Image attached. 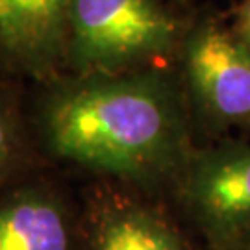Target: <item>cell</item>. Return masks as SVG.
Returning <instances> with one entry per match:
<instances>
[{"label": "cell", "instance_id": "8", "mask_svg": "<svg viewBox=\"0 0 250 250\" xmlns=\"http://www.w3.org/2000/svg\"><path fill=\"white\" fill-rule=\"evenodd\" d=\"M37 152L17 83L0 78V189L36 172Z\"/></svg>", "mask_w": 250, "mask_h": 250}, {"label": "cell", "instance_id": "9", "mask_svg": "<svg viewBox=\"0 0 250 250\" xmlns=\"http://www.w3.org/2000/svg\"><path fill=\"white\" fill-rule=\"evenodd\" d=\"M235 36L250 48V0H243L239 6L237 22H235Z\"/></svg>", "mask_w": 250, "mask_h": 250}, {"label": "cell", "instance_id": "3", "mask_svg": "<svg viewBox=\"0 0 250 250\" xmlns=\"http://www.w3.org/2000/svg\"><path fill=\"white\" fill-rule=\"evenodd\" d=\"M180 211L208 250L250 235V145L193 150L174 188Z\"/></svg>", "mask_w": 250, "mask_h": 250}, {"label": "cell", "instance_id": "1", "mask_svg": "<svg viewBox=\"0 0 250 250\" xmlns=\"http://www.w3.org/2000/svg\"><path fill=\"white\" fill-rule=\"evenodd\" d=\"M41 85L30 123L43 156L148 195L174 188L195 148L169 74L65 72Z\"/></svg>", "mask_w": 250, "mask_h": 250}, {"label": "cell", "instance_id": "10", "mask_svg": "<svg viewBox=\"0 0 250 250\" xmlns=\"http://www.w3.org/2000/svg\"><path fill=\"white\" fill-rule=\"evenodd\" d=\"M215 250H250V235L249 237H243V239H237V241H232L224 247H219Z\"/></svg>", "mask_w": 250, "mask_h": 250}, {"label": "cell", "instance_id": "6", "mask_svg": "<svg viewBox=\"0 0 250 250\" xmlns=\"http://www.w3.org/2000/svg\"><path fill=\"white\" fill-rule=\"evenodd\" d=\"M0 250H80V200L39 172L0 189Z\"/></svg>", "mask_w": 250, "mask_h": 250}, {"label": "cell", "instance_id": "2", "mask_svg": "<svg viewBox=\"0 0 250 250\" xmlns=\"http://www.w3.org/2000/svg\"><path fill=\"white\" fill-rule=\"evenodd\" d=\"M184 34L163 0H72L65 72L91 76L160 69L158 63L182 46Z\"/></svg>", "mask_w": 250, "mask_h": 250}, {"label": "cell", "instance_id": "5", "mask_svg": "<svg viewBox=\"0 0 250 250\" xmlns=\"http://www.w3.org/2000/svg\"><path fill=\"white\" fill-rule=\"evenodd\" d=\"M156 195L95 178L80 198V250H193Z\"/></svg>", "mask_w": 250, "mask_h": 250}, {"label": "cell", "instance_id": "7", "mask_svg": "<svg viewBox=\"0 0 250 250\" xmlns=\"http://www.w3.org/2000/svg\"><path fill=\"white\" fill-rule=\"evenodd\" d=\"M72 0H0V67L39 83L65 72Z\"/></svg>", "mask_w": 250, "mask_h": 250}, {"label": "cell", "instance_id": "4", "mask_svg": "<svg viewBox=\"0 0 250 250\" xmlns=\"http://www.w3.org/2000/svg\"><path fill=\"white\" fill-rule=\"evenodd\" d=\"M180 56L189 100L209 125H250V48L235 32L204 19L186 30Z\"/></svg>", "mask_w": 250, "mask_h": 250}]
</instances>
